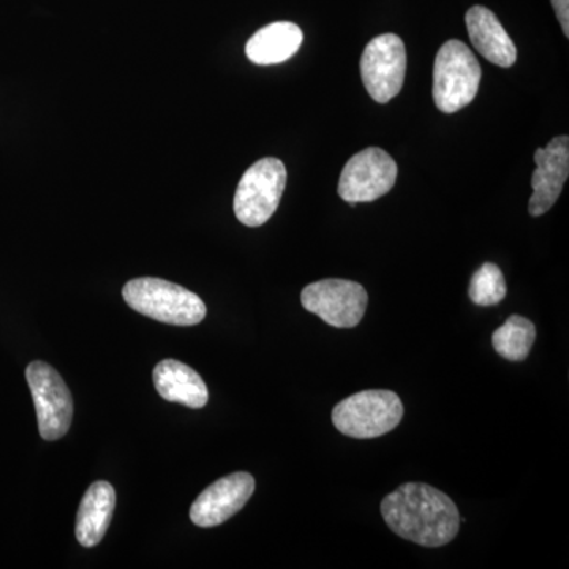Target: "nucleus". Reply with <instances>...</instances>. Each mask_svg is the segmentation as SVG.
Masks as SVG:
<instances>
[{"label": "nucleus", "instance_id": "obj_18", "mask_svg": "<svg viewBox=\"0 0 569 569\" xmlns=\"http://www.w3.org/2000/svg\"><path fill=\"white\" fill-rule=\"evenodd\" d=\"M552 6L565 37H569V0H552Z\"/></svg>", "mask_w": 569, "mask_h": 569}, {"label": "nucleus", "instance_id": "obj_3", "mask_svg": "<svg viewBox=\"0 0 569 569\" xmlns=\"http://www.w3.org/2000/svg\"><path fill=\"white\" fill-rule=\"evenodd\" d=\"M482 71L466 43L449 40L437 52L433 63V102L438 110L452 114L473 102Z\"/></svg>", "mask_w": 569, "mask_h": 569}, {"label": "nucleus", "instance_id": "obj_16", "mask_svg": "<svg viewBox=\"0 0 569 569\" xmlns=\"http://www.w3.org/2000/svg\"><path fill=\"white\" fill-rule=\"evenodd\" d=\"M537 340V328L529 318L512 316L492 336V346L508 361H526Z\"/></svg>", "mask_w": 569, "mask_h": 569}, {"label": "nucleus", "instance_id": "obj_9", "mask_svg": "<svg viewBox=\"0 0 569 569\" xmlns=\"http://www.w3.org/2000/svg\"><path fill=\"white\" fill-rule=\"evenodd\" d=\"M369 296L362 284L351 280L326 279L307 284L301 302L307 312L316 313L335 328H355L361 323Z\"/></svg>", "mask_w": 569, "mask_h": 569}, {"label": "nucleus", "instance_id": "obj_13", "mask_svg": "<svg viewBox=\"0 0 569 569\" xmlns=\"http://www.w3.org/2000/svg\"><path fill=\"white\" fill-rule=\"evenodd\" d=\"M157 392L168 402L189 408H203L209 400L203 378L192 367L176 359H164L153 369Z\"/></svg>", "mask_w": 569, "mask_h": 569}, {"label": "nucleus", "instance_id": "obj_14", "mask_svg": "<svg viewBox=\"0 0 569 569\" xmlns=\"http://www.w3.org/2000/svg\"><path fill=\"white\" fill-rule=\"evenodd\" d=\"M116 507L114 488L108 481L93 482L82 497L77 518V539L93 548L104 538Z\"/></svg>", "mask_w": 569, "mask_h": 569}, {"label": "nucleus", "instance_id": "obj_2", "mask_svg": "<svg viewBox=\"0 0 569 569\" xmlns=\"http://www.w3.org/2000/svg\"><path fill=\"white\" fill-rule=\"evenodd\" d=\"M122 296L134 312L160 323L194 326L201 323L208 313L200 296L181 284L156 277L130 280L123 287Z\"/></svg>", "mask_w": 569, "mask_h": 569}, {"label": "nucleus", "instance_id": "obj_1", "mask_svg": "<svg viewBox=\"0 0 569 569\" xmlns=\"http://www.w3.org/2000/svg\"><path fill=\"white\" fill-rule=\"evenodd\" d=\"M381 516L389 529L407 541L440 548L458 537L459 509L432 486L408 482L381 501Z\"/></svg>", "mask_w": 569, "mask_h": 569}, {"label": "nucleus", "instance_id": "obj_11", "mask_svg": "<svg viewBox=\"0 0 569 569\" xmlns=\"http://www.w3.org/2000/svg\"><path fill=\"white\" fill-rule=\"evenodd\" d=\"M537 170L531 176L533 194L529 201L530 216L539 217L559 200L569 174V138H553L546 148L535 152Z\"/></svg>", "mask_w": 569, "mask_h": 569}, {"label": "nucleus", "instance_id": "obj_17", "mask_svg": "<svg viewBox=\"0 0 569 569\" xmlns=\"http://www.w3.org/2000/svg\"><path fill=\"white\" fill-rule=\"evenodd\" d=\"M471 302L481 307L500 305L507 296V282L503 272L493 263H485L471 277L468 288Z\"/></svg>", "mask_w": 569, "mask_h": 569}, {"label": "nucleus", "instance_id": "obj_10", "mask_svg": "<svg viewBox=\"0 0 569 569\" xmlns=\"http://www.w3.org/2000/svg\"><path fill=\"white\" fill-rule=\"evenodd\" d=\"M254 492V478L246 471L228 475L206 488L190 508L194 526H222L246 507Z\"/></svg>", "mask_w": 569, "mask_h": 569}, {"label": "nucleus", "instance_id": "obj_6", "mask_svg": "<svg viewBox=\"0 0 569 569\" xmlns=\"http://www.w3.org/2000/svg\"><path fill=\"white\" fill-rule=\"evenodd\" d=\"M40 436L43 440L56 441L69 432L73 418V397L58 370L47 362L33 361L26 369Z\"/></svg>", "mask_w": 569, "mask_h": 569}, {"label": "nucleus", "instance_id": "obj_15", "mask_svg": "<svg viewBox=\"0 0 569 569\" xmlns=\"http://www.w3.org/2000/svg\"><path fill=\"white\" fill-rule=\"evenodd\" d=\"M302 40L305 36L295 22H272L247 41L246 54L257 66H276L293 58Z\"/></svg>", "mask_w": 569, "mask_h": 569}, {"label": "nucleus", "instance_id": "obj_5", "mask_svg": "<svg viewBox=\"0 0 569 569\" xmlns=\"http://www.w3.org/2000/svg\"><path fill=\"white\" fill-rule=\"evenodd\" d=\"M287 186L282 160L266 157L242 176L234 194V213L246 227H261L274 216Z\"/></svg>", "mask_w": 569, "mask_h": 569}, {"label": "nucleus", "instance_id": "obj_7", "mask_svg": "<svg viewBox=\"0 0 569 569\" xmlns=\"http://www.w3.org/2000/svg\"><path fill=\"white\" fill-rule=\"evenodd\" d=\"M407 73V50L396 33L370 40L362 52L361 78L377 103H388L402 91Z\"/></svg>", "mask_w": 569, "mask_h": 569}, {"label": "nucleus", "instance_id": "obj_8", "mask_svg": "<svg viewBox=\"0 0 569 569\" xmlns=\"http://www.w3.org/2000/svg\"><path fill=\"white\" fill-rule=\"evenodd\" d=\"M396 179V160L383 149L367 148L348 160L337 192L351 206L370 203L391 192Z\"/></svg>", "mask_w": 569, "mask_h": 569}, {"label": "nucleus", "instance_id": "obj_4", "mask_svg": "<svg viewBox=\"0 0 569 569\" xmlns=\"http://www.w3.org/2000/svg\"><path fill=\"white\" fill-rule=\"evenodd\" d=\"M403 418L402 400L388 389H367L343 399L332 410V422L343 436L377 438L391 432Z\"/></svg>", "mask_w": 569, "mask_h": 569}, {"label": "nucleus", "instance_id": "obj_12", "mask_svg": "<svg viewBox=\"0 0 569 569\" xmlns=\"http://www.w3.org/2000/svg\"><path fill=\"white\" fill-rule=\"evenodd\" d=\"M466 24L471 43L479 54L501 69L515 66L518 59L515 41L492 11L481 6L471 7L466 14Z\"/></svg>", "mask_w": 569, "mask_h": 569}]
</instances>
